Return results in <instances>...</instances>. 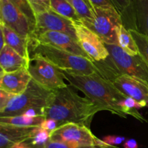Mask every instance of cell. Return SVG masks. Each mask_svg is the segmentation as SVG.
Wrapping results in <instances>:
<instances>
[{
	"instance_id": "cell-1",
	"label": "cell",
	"mask_w": 148,
	"mask_h": 148,
	"mask_svg": "<svg viewBox=\"0 0 148 148\" xmlns=\"http://www.w3.org/2000/svg\"><path fill=\"white\" fill-rule=\"evenodd\" d=\"M73 88L68 85L54 91L49 104L43 109V116L56 120L60 125L76 123L90 128L94 116L103 109L87 97L79 95Z\"/></svg>"
},
{
	"instance_id": "cell-2",
	"label": "cell",
	"mask_w": 148,
	"mask_h": 148,
	"mask_svg": "<svg viewBox=\"0 0 148 148\" xmlns=\"http://www.w3.org/2000/svg\"><path fill=\"white\" fill-rule=\"evenodd\" d=\"M63 72L65 79L75 89L81 91L85 96L102 107L103 111H108L121 118L127 116L121 111L119 103L127 98L114 87L112 82L96 72L89 75H78Z\"/></svg>"
},
{
	"instance_id": "cell-3",
	"label": "cell",
	"mask_w": 148,
	"mask_h": 148,
	"mask_svg": "<svg viewBox=\"0 0 148 148\" xmlns=\"http://www.w3.org/2000/svg\"><path fill=\"white\" fill-rule=\"evenodd\" d=\"M29 51L30 58H41L60 70L74 75H89L98 70L96 64L90 59L48 45L29 41Z\"/></svg>"
},
{
	"instance_id": "cell-4",
	"label": "cell",
	"mask_w": 148,
	"mask_h": 148,
	"mask_svg": "<svg viewBox=\"0 0 148 148\" xmlns=\"http://www.w3.org/2000/svg\"><path fill=\"white\" fill-rule=\"evenodd\" d=\"M95 63L99 73L111 81L119 91L148 108V88L145 85L130 75L121 73L113 64L109 57L106 60Z\"/></svg>"
},
{
	"instance_id": "cell-5",
	"label": "cell",
	"mask_w": 148,
	"mask_h": 148,
	"mask_svg": "<svg viewBox=\"0 0 148 148\" xmlns=\"http://www.w3.org/2000/svg\"><path fill=\"white\" fill-rule=\"evenodd\" d=\"M53 92L42 88L31 80L23 93L14 95L9 101L4 110L0 111V116L22 115L31 108L44 109L50 103Z\"/></svg>"
},
{
	"instance_id": "cell-6",
	"label": "cell",
	"mask_w": 148,
	"mask_h": 148,
	"mask_svg": "<svg viewBox=\"0 0 148 148\" xmlns=\"http://www.w3.org/2000/svg\"><path fill=\"white\" fill-rule=\"evenodd\" d=\"M95 17L90 23H84L101 37L105 44L119 46L118 30L123 25L122 18L116 9L93 7Z\"/></svg>"
},
{
	"instance_id": "cell-7",
	"label": "cell",
	"mask_w": 148,
	"mask_h": 148,
	"mask_svg": "<svg viewBox=\"0 0 148 148\" xmlns=\"http://www.w3.org/2000/svg\"><path fill=\"white\" fill-rule=\"evenodd\" d=\"M109 59L121 73L126 74L148 88V65L140 54L131 56L117 45L106 44Z\"/></svg>"
},
{
	"instance_id": "cell-8",
	"label": "cell",
	"mask_w": 148,
	"mask_h": 148,
	"mask_svg": "<svg viewBox=\"0 0 148 148\" xmlns=\"http://www.w3.org/2000/svg\"><path fill=\"white\" fill-rule=\"evenodd\" d=\"M50 140L72 143L85 147L114 148L95 137L89 127L76 123H65L51 134Z\"/></svg>"
},
{
	"instance_id": "cell-9",
	"label": "cell",
	"mask_w": 148,
	"mask_h": 148,
	"mask_svg": "<svg viewBox=\"0 0 148 148\" xmlns=\"http://www.w3.org/2000/svg\"><path fill=\"white\" fill-rule=\"evenodd\" d=\"M27 70L32 80L48 90L56 91L68 86L62 71L41 58H30Z\"/></svg>"
},
{
	"instance_id": "cell-10",
	"label": "cell",
	"mask_w": 148,
	"mask_h": 148,
	"mask_svg": "<svg viewBox=\"0 0 148 148\" xmlns=\"http://www.w3.org/2000/svg\"><path fill=\"white\" fill-rule=\"evenodd\" d=\"M74 25L78 43L92 62H102L109 57L105 43L98 35L81 23H74Z\"/></svg>"
},
{
	"instance_id": "cell-11",
	"label": "cell",
	"mask_w": 148,
	"mask_h": 148,
	"mask_svg": "<svg viewBox=\"0 0 148 148\" xmlns=\"http://www.w3.org/2000/svg\"><path fill=\"white\" fill-rule=\"evenodd\" d=\"M0 22L22 37L30 40L35 27L10 0H0Z\"/></svg>"
},
{
	"instance_id": "cell-12",
	"label": "cell",
	"mask_w": 148,
	"mask_h": 148,
	"mask_svg": "<svg viewBox=\"0 0 148 148\" xmlns=\"http://www.w3.org/2000/svg\"><path fill=\"white\" fill-rule=\"evenodd\" d=\"M29 41L53 46L74 55L90 59L88 54L82 50L76 39L62 32L45 31L41 33L34 34L31 36Z\"/></svg>"
},
{
	"instance_id": "cell-13",
	"label": "cell",
	"mask_w": 148,
	"mask_h": 148,
	"mask_svg": "<svg viewBox=\"0 0 148 148\" xmlns=\"http://www.w3.org/2000/svg\"><path fill=\"white\" fill-rule=\"evenodd\" d=\"M45 31L62 32L77 40L73 22L59 15L51 9L36 14V25L33 35Z\"/></svg>"
},
{
	"instance_id": "cell-14",
	"label": "cell",
	"mask_w": 148,
	"mask_h": 148,
	"mask_svg": "<svg viewBox=\"0 0 148 148\" xmlns=\"http://www.w3.org/2000/svg\"><path fill=\"white\" fill-rule=\"evenodd\" d=\"M31 80V76L27 69L10 73H6L1 69L0 89L15 95H21L26 90Z\"/></svg>"
},
{
	"instance_id": "cell-15",
	"label": "cell",
	"mask_w": 148,
	"mask_h": 148,
	"mask_svg": "<svg viewBox=\"0 0 148 148\" xmlns=\"http://www.w3.org/2000/svg\"><path fill=\"white\" fill-rule=\"evenodd\" d=\"M33 128L0 124V148H10L17 143L30 140Z\"/></svg>"
},
{
	"instance_id": "cell-16",
	"label": "cell",
	"mask_w": 148,
	"mask_h": 148,
	"mask_svg": "<svg viewBox=\"0 0 148 148\" xmlns=\"http://www.w3.org/2000/svg\"><path fill=\"white\" fill-rule=\"evenodd\" d=\"M30 60L25 59L7 45L0 50L1 69L6 73L28 69Z\"/></svg>"
},
{
	"instance_id": "cell-17",
	"label": "cell",
	"mask_w": 148,
	"mask_h": 148,
	"mask_svg": "<svg viewBox=\"0 0 148 148\" xmlns=\"http://www.w3.org/2000/svg\"><path fill=\"white\" fill-rule=\"evenodd\" d=\"M0 30L4 37L6 45L11 47L27 60H30L29 51V40L22 37L16 32L0 22Z\"/></svg>"
},
{
	"instance_id": "cell-18",
	"label": "cell",
	"mask_w": 148,
	"mask_h": 148,
	"mask_svg": "<svg viewBox=\"0 0 148 148\" xmlns=\"http://www.w3.org/2000/svg\"><path fill=\"white\" fill-rule=\"evenodd\" d=\"M136 30L148 38V0H133Z\"/></svg>"
},
{
	"instance_id": "cell-19",
	"label": "cell",
	"mask_w": 148,
	"mask_h": 148,
	"mask_svg": "<svg viewBox=\"0 0 148 148\" xmlns=\"http://www.w3.org/2000/svg\"><path fill=\"white\" fill-rule=\"evenodd\" d=\"M116 10L121 16L123 25L126 27L128 22V30H136L133 0H110Z\"/></svg>"
},
{
	"instance_id": "cell-20",
	"label": "cell",
	"mask_w": 148,
	"mask_h": 148,
	"mask_svg": "<svg viewBox=\"0 0 148 148\" xmlns=\"http://www.w3.org/2000/svg\"><path fill=\"white\" fill-rule=\"evenodd\" d=\"M44 119V116L30 118L24 115L0 116V124L22 127V128H32V127H39Z\"/></svg>"
},
{
	"instance_id": "cell-21",
	"label": "cell",
	"mask_w": 148,
	"mask_h": 148,
	"mask_svg": "<svg viewBox=\"0 0 148 148\" xmlns=\"http://www.w3.org/2000/svg\"><path fill=\"white\" fill-rule=\"evenodd\" d=\"M119 46L125 53L131 56L139 55V49L135 40L130 33V30L124 27V25L119 27L118 30Z\"/></svg>"
},
{
	"instance_id": "cell-22",
	"label": "cell",
	"mask_w": 148,
	"mask_h": 148,
	"mask_svg": "<svg viewBox=\"0 0 148 148\" xmlns=\"http://www.w3.org/2000/svg\"><path fill=\"white\" fill-rule=\"evenodd\" d=\"M50 9L73 23H81L75 10L66 0H50Z\"/></svg>"
},
{
	"instance_id": "cell-23",
	"label": "cell",
	"mask_w": 148,
	"mask_h": 148,
	"mask_svg": "<svg viewBox=\"0 0 148 148\" xmlns=\"http://www.w3.org/2000/svg\"><path fill=\"white\" fill-rule=\"evenodd\" d=\"M80 19L81 23H90L95 17L93 7L88 0H66Z\"/></svg>"
},
{
	"instance_id": "cell-24",
	"label": "cell",
	"mask_w": 148,
	"mask_h": 148,
	"mask_svg": "<svg viewBox=\"0 0 148 148\" xmlns=\"http://www.w3.org/2000/svg\"><path fill=\"white\" fill-rule=\"evenodd\" d=\"M119 106L121 108L122 112L127 116H132L141 122H147L146 119L138 111V110L144 108V105L136 101L134 98L127 97L125 99L122 100L119 103Z\"/></svg>"
},
{
	"instance_id": "cell-25",
	"label": "cell",
	"mask_w": 148,
	"mask_h": 148,
	"mask_svg": "<svg viewBox=\"0 0 148 148\" xmlns=\"http://www.w3.org/2000/svg\"><path fill=\"white\" fill-rule=\"evenodd\" d=\"M135 40L139 49V54L148 65V38L136 30H129Z\"/></svg>"
},
{
	"instance_id": "cell-26",
	"label": "cell",
	"mask_w": 148,
	"mask_h": 148,
	"mask_svg": "<svg viewBox=\"0 0 148 148\" xmlns=\"http://www.w3.org/2000/svg\"><path fill=\"white\" fill-rule=\"evenodd\" d=\"M51 133L46 130H43L40 127H36L33 129L31 144L36 147H43L50 140Z\"/></svg>"
},
{
	"instance_id": "cell-27",
	"label": "cell",
	"mask_w": 148,
	"mask_h": 148,
	"mask_svg": "<svg viewBox=\"0 0 148 148\" xmlns=\"http://www.w3.org/2000/svg\"><path fill=\"white\" fill-rule=\"evenodd\" d=\"M18 10H20L30 21V23L36 25V14L30 5L28 0H10Z\"/></svg>"
},
{
	"instance_id": "cell-28",
	"label": "cell",
	"mask_w": 148,
	"mask_h": 148,
	"mask_svg": "<svg viewBox=\"0 0 148 148\" xmlns=\"http://www.w3.org/2000/svg\"><path fill=\"white\" fill-rule=\"evenodd\" d=\"M43 148H102L98 147H85L72 143H64V142H58L49 140ZM114 148H118L116 147Z\"/></svg>"
},
{
	"instance_id": "cell-29",
	"label": "cell",
	"mask_w": 148,
	"mask_h": 148,
	"mask_svg": "<svg viewBox=\"0 0 148 148\" xmlns=\"http://www.w3.org/2000/svg\"><path fill=\"white\" fill-rule=\"evenodd\" d=\"M35 14L50 10V0H28Z\"/></svg>"
},
{
	"instance_id": "cell-30",
	"label": "cell",
	"mask_w": 148,
	"mask_h": 148,
	"mask_svg": "<svg viewBox=\"0 0 148 148\" xmlns=\"http://www.w3.org/2000/svg\"><path fill=\"white\" fill-rule=\"evenodd\" d=\"M60 126V123L53 119H45L39 127L51 134Z\"/></svg>"
},
{
	"instance_id": "cell-31",
	"label": "cell",
	"mask_w": 148,
	"mask_h": 148,
	"mask_svg": "<svg viewBox=\"0 0 148 148\" xmlns=\"http://www.w3.org/2000/svg\"><path fill=\"white\" fill-rule=\"evenodd\" d=\"M102 140L106 144L109 145L111 146H114V147H116V145H121V143L126 141L124 137H120V136L116 135L105 136L104 137H103Z\"/></svg>"
},
{
	"instance_id": "cell-32",
	"label": "cell",
	"mask_w": 148,
	"mask_h": 148,
	"mask_svg": "<svg viewBox=\"0 0 148 148\" xmlns=\"http://www.w3.org/2000/svg\"><path fill=\"white\" fill-rule=\"evenodd\" d=\"M92 7L102 9H116L110 0H88Z\"/></svg>"
},
{
	"instance_id": "cell-33",
	"label": "cell",
	"mask_w": 148,
	"mask_h": 148,
	"mask_svg": "<svg viewBox=\"0 0 148 148\" xmlns=\"http://www.w3.org/2000/svg\"><path fill=\"white\" fill-rule=\"evenodd\" d=\"M15 95L0 89V111H3L9 101Z\"/></svg>"
},
{
	"instance_id": "cell-34",
	"label": "cell",
	"mask_w": 148,
	"mask_h": 148,
	"mask_svg": "<svg viewBox=\"0 0 148 148\" xmlns=\"http://www.w3.org/2000/svg\"><path fill=\"white\" fill-rule=\"evenodd\" d=\"M123 146H124V148H138L137 141L134 139H129L126 140Z\"/></svg>"
},
{
	"instance_id": "cell-35",
	"label": "cell",
	"mask_w": 148,
	"mask_h": 148,
	"mask_svg": "<svg viewBox=\"0 0 148 148\" xmlns=\"http://www.w3.org/2000/svg\"><path fill=\"white\" fill-rule=\"evenodd\" d=\"M41 148H43V147H41Z\"/></svg>"
}]
</instances>
